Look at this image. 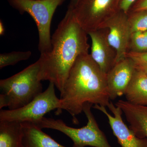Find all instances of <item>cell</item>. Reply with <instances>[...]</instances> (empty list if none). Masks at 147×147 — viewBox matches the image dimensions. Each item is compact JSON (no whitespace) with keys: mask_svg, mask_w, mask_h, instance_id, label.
<instances>
[{"mask_svg":"<svg viewBox=\"0 0 147 147\" xmlns=\"http://www.w3.org/2000/svg\"><path fill=\"white\" fill-rule=\"evenodd\" d=\"M88 35L76 21L72 9H68L51 37L50 51L40 54L38 59L40 80L53 83L61 94L76 59L88 53Z\"/></svg>","mask_w":147,"mask_h":147,"instance_id":"6da1fadb","label":"cell"},{"mask_svg":"<svg viewBox=\"0 0 147 147\" xmlns=\"http://www.w3.org/2000/svg\"><path fill=\"white\" fill-rule=\"evenodd\" d=\"M61 112L65 110L77 123L76 116L90 103L108 107L110 102L106 75L101 71L90 54L79 56L71 67L60 94Z\"/></svg>","mask_w":147,"mask_h":147,"instance_id":"7a4b0ae2","label":"cell"},{"mask_svg":"<svg viewBox=\"0 0 147 147\" xmlns=\"http://www.w3.org/2000/svg\"><path fill=\"white\" fill-rule=\"evenodd\" d=\"M40 62L38 60L13 76L0 81V109H18L42 92L39 79Z\"/></svg>","mask_w":147,"mask_h":147,"instance_id":"3957f363","label":"cell"},{"mask_svg":"<svg viewBox=\"0 0 147 147\" xmlns=\"http://www.w3.org/2000/svg\"><path fill=\"white\" fill-rule=\"evenodd\" d=\"M92 104L84 105L83 112L86 117L88 122L86 126L76 128L67 125L61 119L47 118L45 117L34 124L41 129H55L62 132L73 142L72 147H112L105 134L99 128L91 111Z\"/></svg>","mask_w":147,"mask_h":147,"instance_id":"277c9868","label":"cell"},{"mask_svg":"<svg viewBox=\"0 0 147 147\" xmlns=\"http://www.w3.org/2000/svg\"><path fill=\"white\" fill-rule=\"evenodd\" d=\"M21 14L28 13L34 19L38 31V49L40 54L51 48V22L55 11L65 0H7Z\"/></svg>","mask_w":147,"mask_h":147,"instance_id":"5b68a950","label":"cell"},{"mask_svg":"<svg viewBox=\"0 0 147 147\" xmlns=\"http://www.w3.org/2000/svg\"><path fill=\"white\" fill-rule=\"evenodd\" d=\"M55 86L50 82L45 91L42 92L27 105L13 110H1L0 121L19 123L29 122L34 124L44 117L52 110H56V115L61 114L60 98L57 97Z\"/></svg>","mask_w":147,"mask_h":147,"instance_id":"8992f818","label":"cell"},{"mask_svg":"<svg viewBox=\"0 0 147 147\" xmlns=\"http://www.w3.org/2000/svg\"><path fill=\"white\" fill-rule=\"evenodd\" d=\"M119 1L120 0H79L75 7L71 9L76 21L88 33L101 28L119 10Z\"/></svg>","mask_w":147,"mask_h":147,"instance_id":"52a82bcc","label":"cell"},{"mask_svg":"<svg viewBox=\"0 0 147 147\" xmlns=\"http://www.w3.org/2000/svg\"><path fill=\"white\" fill-rule=\"evenodd\" d=\"M101 28L107 29L108 42L117 53V63L126 58L131 34L127 13L119 10Z\"/></svg>","mask_w":147,"mask_h":147,"instance_id":"ba28073f","label":"cell"},{"mask_svg":"<svg viewBox=\"0 0 147 147\" xmlns=\"http://www.w3.org/2000/svg\"><path fill=\"white\" fill-rule=\"evenodd\" d=\"M92 108L102 112L107 117L114 135L121 147H147V139L137 137L125 123L120 108L110 101L108 108L113 115L108 113L106 107L94 105Z\"/></svg>","mask_w":147,"mask_h":147,"instance_id":"9c48e42d","label":"cell"},{"mask_svg":"<svg viewBox=\"0 0 147 147\" xmlns=\"http://www.w3.org/2000/svg\"><path fill=\"white\" fill-rule=\"evenodd\" d=\"M88 34L91 39V56L106 75L117 63V58L115 50L108 42L107 29H98Z\"/></svg>","mask_w":147,"mask_h":147,"instance_id":"30bf717a","label":"cell"},{"mask_svg":"<svg viewBox=\"0 0 147 147\" xmlns=\"http://www.w3.org/2000/svg\"><path fill=\"white\" fill-rule=\"evenodd\" d=\"M136 69L135 62L126 57L117 63L106 75L110 100L124 95Z\"/></svg>","mask_w":147,"mask_h":147,"instance_id":"8fae6325","label":"cell"},{"mask_svg":"<svg viewBox=\"0 0 147 147\" xmlns=\"http://www.w3.org/2000/svg\"><path fill=\"white\" fill-rule=\"evenodd\" d=\"M115 105L120 108L134 134L147 139V106L135 105L123 100H119Z\"/></svg>","mask_w":147,"mask_h":147,"instance_id":"7c38bea8","label":"cell"},{"mask_svg":"<svg viewBox=\"0 0 147 147\" xmlns=\"http://www.w3.org/2000/svg\"><path fill=\"white\" fill-rule=\"evenodd\" d=\"M124 95L130 103L147 106V74L136 67Z\"/></svg>","mask_w":147,"mask_h":147,"instance_id":"4fadbf2b","label":"cell"},{"mask_svg":"<svg viewBox=\"0 0 147 147\" xmlns=\"http://www.w3.org/2000/svg\"><path fill=\"white\" fill-rule=\"evenodd\" d=\"M24 147H65L59 144L34 124L21 123Z\"/></svg>","mask_w":147,"mask_h":147,"instance_id":"5bb4252c","label":"cell"},{"mask_svg":"<svg viewBox=\"0 0 147 147\" xmlns=\"http://www.w3.org/2000/svg\"><path fill=\"white\" fill-rule=\"evenodd\" d=\"M21 123L0 121V147H24Z\"/></svg>","mask_w":147,"mask_h":147,"instance_id":"9a60e30c","label":"cell"},{"mask_svg":"<svg viewBox=\"0 0 147 147\" xmlns=\"http://www.w3.org/2000/svg\"><path fill=\"white\" fill-rule=\"evenodd\" d=\"M128 21L131 33L147 31V10L129 12Z\"/></svg>","mask_w":147,"mask_h":147,"instance_id":"2e32d148","label":"cell"},{"mask_svg":"<svg viewBox=\"0 0 147 147\" xmlns=\"http://www.w3.org/2000/svg\"><path fill=\"white\" fill-rule=\"evenodd\" d=\"M128 52H147V31L131 33L127 53Z\"/></svg>","mask_w":147,"mask_h":147,"instance_id":"e0dca14e","label":"cell"},{"mask_svg":"<svg viewBox=\"0 0 147 147\" xmlns=\"http://www.w3.org/2000/svg\"><path fill=\"white\" fill-rule=\"evenodd\" d=\"M32 52L30 51H14L0 55V69L10 65H14L21 61L26 60L30 57Z\"/></svg>","mask_w":147,"mask_h":147,"instance_id":"ac0fdd59","label":"cell"},{"mask_svg":"<svg viewBox=\"0 0 147 147\" xmlns=\"http://www.w3.org/2000/svg\"><path fill=\"white\" fill-rule=\"evenodd\" d=\"M142 10H147V0H137L131 6L128 13Z\"/></svg>","mask_w":147,"mask_h":147,"instance_id":"d6986e66","label":"cell"},{"mask_svg":"<svg viewBox=\"0 0 147 147\" xmlns=\"http://www.w3.org/2000/svg\"><path fill=\"white\" fill-rule=\"evenodd\" d=\"M126 57L131 58L133 60L147 63V52L146 53H132L128 52Z\"/></svg>","mask_w":147,"mask_h":147,"instance_id":"ffe728a7","label":"cell"},{"mask_svg":"<svg viewBox=\"0 0 147 147\" xmlns=\"http://www.w3.org/2000/svg\"><path fill=\"white\" fill-rule=\"evenodd\" d=\"M137 0H120L119 10L128 13L131 6Z\"/></svg>","mask_w":147,"mask_h":147,"instance_id":"44dd1931","label":"cell"},{"mask_svg":"<svg viewBox=\"0 0 147 147\" xmlns=\"http://www.w3.org/2000/svg\"><path fill=\"white\" fill-rule=\"evenodd\" d=\"M134 61L135 62V67L136 68L147 74V63H146Z\"/></svg>","mask_w":147,"mask_h":147,"instance_id":"7402d4cb","label":"cell"},{"mask_svg":"<svg viewBox=\"0 0 147 147\" xmlns=\"http://www.w3.org/2000/svg\"><path fill=\"white\" fill-rule=\"evenodd\" d=\"M79 0H70V3L69 5L68 9H73L76 4L78 3Z\"/></svg>","mask_w":147,"mask_h":147,"instance_id":"603a6c76","label":"cell"},{"mask_svg":"<svg viewBox=\"0 0 147 147\" xmlns=\"http://www.w3.org/2000/svg\"><path fill=\"white\" fill-rule=\"evenodd\" d=\"M5 28L4 27L2 21L1 20L0 21V34L1 36L3 35L5 33Z\"/></svg>","mask_w":147,"mask_h":147,"instance_id":"cb8c5ba5","label":"cell"}]
</instances>
